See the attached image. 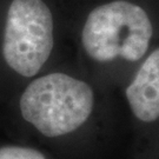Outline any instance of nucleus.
<instances>
[{
	"label": "nucleus",
	"mask_w": 159,
	"mask_h": 159,
	"mask_svg": "<svg viewBox=\"0 0 159 159\" xmlns=\"http://www.w3.org/2000/svg\"><path fill=\"white\" fill-rule=\"evenodd\" d=\"M153 29L140 6L117 0L98 6L86 19L81 43L87 56L99 63L121 57L138 61L146 53Z\"/></svg>",
	"instance_id": "obj_2"
},
{
	"label": "nucleus",
	"mask_w": 159,
	"mask_h": 159,
	"mask_svg": "<svg viewBox=\"0 0 159 159\" xmlns=\"http://www.w3.org/2000/svg\"><path fill=\"white\" fill-rule=\"evenodd\" d=\"M132 113L144 123L159 118V47L142 64L126 89Z\"/></svg>",
	"instance_id": "obj_4"
},
{
	"label": "nucleus",
	"mask_w": 159,
	"mask_h": 159,
	"mask_svg": "<svg viewBox=\"0 0 159 159\" xmlns=\"http://www.w3.org/2000/svg\"><path fill=\"white\" fill-rule=\"evenodd\" d=\"M0 159H46L44 153L32 148L4 146L0 148Z\"/></svg>",
	"instance_id": "obj_5"
},
{
	"label": "nucleus",
	"mask_w": 159,
	"mask_h": 159,
	"mask_svg": "<svg viewBox=\"0 0 159 159\" xmlns=\"http://www.w3.org/2000/svg\"><path fill=\"white\" fill-rule=\"evenodd\" d=\"M53 17L43 0H13L6 18L2 54L25 78L34 77L51 56Z\"/></svg>",
	"instance_id": "obj_3"
},
{
	"label": "nucleus",
	"mask_w": 159,
	"mask_h": 159,
	"mask_svg": "<svg viewBox=\"0 0 159 159\" xmlns=\"http://www.w3.org/2000/svg\"><path fill=\"white\" fill-rule=\"evenodd\" d=\"M93 106L91 86L59 72L31 81L19 100L24 119L50 138L78 130L91 116Z\"/></svg>",
	"instance_id": "obj_1"
}]
</instances>
